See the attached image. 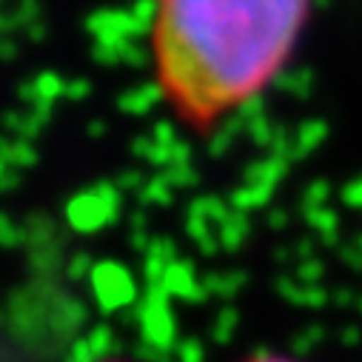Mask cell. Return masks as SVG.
Returning a JSON list of instances; mask_svg holds the SVG:
<instances>
[{
    "instance_id": "cell-1",
    "label": "cell",
    "mask_w": 362,
    "mask_h": 362,
    "mask_svg": "<svg viewBox=\"0 0 362 362\" xmlns=\"http://www.w3.org/2000/svg\"><path fill=\"white\" fill-rule=\"evenodd\" d=\"M314 0H151V69L174 117L206 134L291 63Z\"/></svg>"
},
{
    "instance_id": "cell-2",
    "label": "cell",
    "mask_w": 362,
    "mask_h": 362,
    "mask_svg": "<svg viewBox=\"0 0 362 362\" xmlns=\"http://www.w3.org/2000/svg\"><path fill=\"white\" fill-rule=\"evenodd\" d=\"M245 362H297V359H288V356H251Z\"/></svg>"
},
{
    "instance_id": "cell-3",
    "label": "cell",
    "mask_w": 362,
    "mask_h": 362,
    "mask_svg": "<svg viewBox=\"0 0 362 362\" xmlns=\"http://www.w3.org/2000/svg\"><path fill=\"white\" fill-rule=\"evenodd\" d=\"M100 362H129V359H100Z\"/></svg>"
}]
</instances>
